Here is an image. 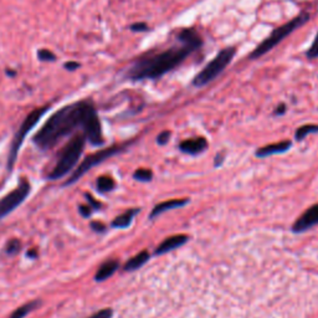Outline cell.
<instances>
[{"label": "cell", "instance_id": "6da1fadb", "mask_svg": "<svg viewBox=\"0 0 318 318\" xmlns=\"http://www.w3.org/2000/svg\"><path fill=\"white\" fill-rule=\"evenodd\" d=\"M197 50V47L191 46V45L179 42V45H174L159 53L147 54L137 58L126 70L123 77L125 80L133 81V82L143 80H158L167 75L168 72L180 66L194 51Z\"/></svg>", "mask_w": 318, "mask_h": 318}, {"label": "cell", "instance_id": "7a4b0ae2", "mask_svg": "<svg viewBox=\"0 0 318 318\" xmlns=\"http://www.w3.org/2000/svg\"><path fill=\"white\" fill-rule=\"evenodd\" d=\"M94 106L91 101L71 103L53 114L34 136V143L41 150H50L77 128H82L85 118Z\"/></svg>", "mask_w": 318, "mask_h": 318}, {"label": "cell", "instance_id": "3957f363", "mask_svg": "<svg viewBox=\"0 0 318 318\" xmlns=\"http://www.w3.org/2000/svg\"><path fill=\"white\" fill-rule=\"evenodd\" d=\"M310 13L303 11V13H301V14H299L297 17L293 18V19H291L290 21H287L286 24L275 29V30L272 31L261 44H259L258 47L250 54L249 60H258V58L262 57L263 55H266V54L270 53L271 50H274V47H276L277 45L281 44L287 36H290L291 34L295 33L297 29L303 26L304 24H307V22L310 21Z\"/></svg>", "mask_w": 318, "mask_h": 318}, {"label": "cell", "instance_id": "277c9868", "mask_svg": "<svg viewBox=\"0 0 318 318\" xmlns=\"http://www.w3.org/2000/svg\"><path fill=\"white\" fill-rule=\"evenodd\" d=\"M236 47L230 46L222 49L216 54L215 57L211 58L197 75L194 76V78L191 80V85L194 87H204L206 85H209L210 82H213L216 77L222 75L223 72L226 70V67L231 64V61L234 60L236 55Z\"/></svg>", "mask_w": 318, "mask_h": 318}, {"label": "cell", "instance_id": "5b68a950", "mask_svg": "<svg viewBox=\"0 0 318 318\" xmlns=\"http://www.w3.org/2000/svg\"><path fill=\"white\" fill-rule=\"evenodd\" d=\"M85 143H86V137L83 133L72 137L69 143L60 152L57 163L50 172L49 178L55 180L66 175L77 164L80 155L82 154L83 150H85Z\"/></svg>", "mask_w": 318, "mask_h": 318}, {"label": "cell", "instance_id": "8992f818", "mask_svg": "<svg viewBox=\"0 0 318 318\" xmlns=\"http://www.w3.org/2000/svg\"><path fill=\"white\" fill-rule=\"evenodd\" d=\"M47 110H49V106L36 108V110H34L33 112H30V113L26 116V118L24 119V122H22L21 126H20L19 131H18V133L15 134L13 144H11L10 155H9V162H8L9 169L13 168V164H14L15 159H17L18 157V152H19L20 150V146H21V143L24 142V139H25L26 134H28V133L35 127L36 123H37V122L40 121V118L46 113Z\"/></svg>", "mask_w": 318, "mask_h": 318}, {"label": "cell", "instance_id": "52a82bcc", "mask_svg": "<svg viewBox=\"0 0 318 318\" xmlns=\"http://www.w3.org/2000/svg\"><path fill=\"white\" fill-rule=\"evenodd\" d=\"M122 150H123V147L113 146V147H110V148H106V150H100V152L94 153V154L85 158V161H83L82 163H80L78 168L76 169L75 172L72 173V175L69 178V180L65 183V186H71V184H74V183H75L76 180L80 179V178L82 177L87 170H90L91 168L96 167L97 164L102 163L103 161L108 159L110 157H113V155H116L117 153L122 152Z\"/></svg>", "mask_w": 318, "mask_h": 318}, {"label": "cell", "instance_id": "ba28073f", "mask_svg": "<svg viewBox=\"0 0 318 318\" xmlns=\"http://www.w3.org/2000/svg\"><path fill=\"white\" fill-rule=\"evenodd\" d=\"M29 191H30V184L26 180H22L17 189L6 194L5 197L0 200V218H4L13 210H15L26 199Z\"/></svg>", "mask_w": 318, "mask_h": 318}, {"label": "cell", "instance_id": "9c48e42d", "mask_svg": "<svg viewBox=\"0 0 318 318\" xmlns=\"http://www.w3.org/2000/svg\"><path fill=\"white\" fill-rule=\"evenodd\" d=\"M82 130L86 139L92 146H101V144L105 143V139H103L102 136L101 122L94 107L89 112L87 117L85 118V122H83L82 125Z\"/></svg>", "mask_w": 318, "mask_h": 318}, {"label": "cell", "instance_id": "30bf717a", "mask_svg": "<svg viewBox=\"0 0 318 318\" xmlns=\"http://www.w3.org/2000/svg\"><path fill=\"white\" fill-rule=\"evenodd\" d=\"M316 225H318V204L308 207L307 210L295 222L292 230L295 232H302L316 226Z\"/></svg>", "mask_w": 318, "mask_h": 318}, {"label": "cell", "instance_id": "8fae6325", "mask_svg": "<svg viewBox=\"0 0 318 318\" xmlns=\"http://www.w3.org/2000/svg\"><path fill=\"white\" fill-rule=\"evenodd\" d=\"M175 36H177V40L179 42H183V44H187V45H191V46L197 47L198 50H199L200 47L204 45L203 37L194 28L180 29L179 33H178Z\"/></svg>", "mask_w": 318, "mask_h": 318}, {"label": "cell", "instance_id": "7c38bea8", "mask_svg": "<svg viewBox=\"0 0 318 318\" xmlns=\"http://www.w3.org/2000/svg\"><path fill=\"white\" fill-rule=\"evenodd\" d=\"M207 148V141L204 138V137H197V138H190L183 141L182 143L179 144V150H182L183 153H187V154H193L197 155L199 153L204 152Z\"/></svg>", "mask_w": 318, "mask_h": 318}, {"label": "cell", "instance_id": "4fadbf2b", "mask_svg": "<svg viewBox=\"0 0 318 318\" xmlns=\"http://www.w3.org/2000/svg\"><path fill=\"white\" fill-rule=\"evenodd\" d=\"M189 240V238L184 234H178V235H173L167 238L166 240L162 241V243L155 249V255H163L167 252L172 251V250L178 249V247L183 246L187 241Z\"/></svg>", "mask_w": 318, "mask_h": 318}, {"label": "cell", "instance_id": "5bb4252c", "mask_svg": "<svg viewBox=\"0 0 318 318\" xmlns=\"http://www.w3.org/2000/svg\"><path fill=\"white\" fill-rule=\"evenodd\" d=\"M291 146H292V142L291 141H281L277 142V143L267 144V146L261 147V148H259V150H256V157L265 158L268 157V155L287 152L291 148Z\"/></svg>", "mask_w": 318, "mask_h": 318}, {"label": "cell", "instance_id": "9a60e30c", "mask_svg": "<svg viewBox=\"0 0 318 318\" xmlns=\"http://www.w3.org/2000/svg\"><path fill=\"white\" fill-rule=\"evenodd\" d=\"M189 202V199H172V200H167V202H162L159 204H157L154 206L152 211H150V218H157L158 215L163 214L164 211L170 210V209H177V207H182Z\"/></svg>", "mask_w": 318, "mask_h": 318}, {"label": "cell", "instance_id": "2e32d148", "mask_svg": "<svg viewBox=\"0 0 318 318\" xmlns=\"http://www.w3.org/2000/svg\"><path fill=\"white\" fill-rule=\"evenodd\" d=\"M119 262L117 260H111V261H106L102 266H101L96 272V276H94V280L97 282H101V281H105L108 277H111L114 272L117 271L118 268Z\"/></svg>", "mask_w": 318, "mask_h": 318}, {"label": "cell", "instance_id": "e0dca14e", "mask_svg": "<svg viewBox=\"0 0 318 318\" xmlns=\"http://www.w3.org/2000/svg\"><path fill=\"white\" fill-rule=\"evenodd\" d=\"M148 260H150V252L147 251V250L141 251L134 258L127 261V263L125 265V271H134L137 268L142 267Z\"/></svg>", "mask_w": 318, "mask_h": 318}, {"label": "cell", "instance_id": "ac0fdd59", "mask_svg": "<svg viewBox=\"0 0 318 318\" xmlns=\"http://www.w3.org/2000/svg\"><path fill=\"white\" fill-rule=\"evenodd\" d=\"M138 209H131V210H127L126 213H123L122 215L117 216L112 222V226L113 227H119V229H125V227H128L132 223L133 218L136 216V214L138 213Z\"/></svg>", "mask_w": 318, "mask_h": 318}, {"label": "cell", "instance_id": "d6986e66", "mask_svg": "<svg viewBox=\"0 0 318 318\" xmlns=\"http://www.w3.org/2000/svg\"><path fill=\"white\" fill-rule=\"evenodd\" d=\"M116 183L110 175H102L97 179V189L100 193H108L114 189Z\"/></svg>", "mask_w": 318, "mask_h": 318}, {"label": "cell", "instance_id": "ffe728a7", "mask_svg": "<svg viewBox=\"0 0 318 318\" xmlns=\"http://www.w3.org/2000/svg\"><path fill=\"white\" fill-rule=\"evenodd\" d=\"M39 304H40L39 301L29 302V303L24 304V306L19 307L18 310H15L14 312H13V315L10 316V318H25L26 316H28L31 311L35 310Z\"/></svg>", "mask_w": 318, "mask_h": 318}, {"label": "cell", "instance_id": "44dd1931", "mask_svg": "<svg viewBox=\"0 0 318 318\" xmlns=\"http://www.w3.org/2000/svg\"><path fill=\"white\" fill-rule=\"evenodd\" d=\"M312 133H318V125H303L299 128H297L296 133H295V138L296 141H302L304 139L308 134H312Z\"/></svg>", "mask_w": 318, "mask_h": 318}, {"label": "cell", "instance_id": "7402d4cb", "mask_svg": "<svg viewBox=\"0 0 318 318\" xmlns=\"http://www.w3.org/2000/svg\"><path fill=\"white\" fill-rule=\"evenodd\" d=\"M36 56H37V60L41 61V62H55V61L57 60L55 54H54L53 51L47 50V49H40V50H37Z\"/></svg>", "mask_w": 318, "mask_h": 318}, {"label": "cell", "instance_id": "603a6c76", "mask_svg": "<svg viewBox=\"0 0 318 318\" xmlns=\"http://www.w3.org/2000/svg\"><path fill=\"white\" fill-rule=\"evenodd\" d=\"M133 178L139 180V182H150L153 178V172L150 170V169H147V168L137 169L136 172H134V174H133Z\"/></svg>", "mask_w": 318, "mask_h": 318}, {"label": "cell", "instance_id": "cb8c5ba5", "mask_svg": "<svg viewBox=\"0 0 318 318\" xmlns=\"http://www.w3.org/2000/svg\"><path fill=\"white\" fill-rule=\"evenodd\" d=\"M20 249H21V243H20L18 239H11V240L8 241V243H6L5 251L6 254L9 255H17L18 252L20 251Z\"/></svg>", "mask_w": 318, "mask_h": 318}, {"label": "cell", "instance_id": "d4e9b609", "mask_svg": "<svg viewBox=\"0 0 318 318\" xmlns=\"http://www.w3.org/2000/svg\"><path fill=\"white\" fill-rule=\"evenodd\" d=\"M306 57H307L308 60H316V58H318V33L317 35H316L313 42L311 44V46L308 47V50L306 51Z\"/></svg>", "mask_w": 318, "mask_h": 318}, {"label": "cell", "instance_id": "484cf974", "mask_svg": "<svg viewBox=\"0 0 318 318\" xmlns=\"http://www.w3.org/2000/svg\"><path fill=\"white\" fill-rule=\"evenodd\" d=\"M130 30L133 31V33H148V31H150V28L147 22L139 21L132 24V25L130 26Z\"/></svg>", "mask_w": 318, "mask_h": 318}, {"label": "cell", "instance_id": "4316f807", "mask_svg": "<svg viewBox=\"0 0 318 318\" xmlns=\"http://www.w3.org/2000/svg\"><path fill=\"white\" fill-rule=\"evenodd\" d=\"M170 136H172V132H170V131H163V132L158 134L157 143L159 144V146H164V144H167L169 142Z\"/></svg>", "mask_w": 318, "mask_h": 318}, {"label": "cell", "instance_id": "83f0119b", "mask_svg": "<svg viewBox=\"0 0 318 318\" xmlns=\"http://www.w3.org/2000/svg\"><path fill=\"white\" fill-rule=\"evenodd\" d=\"M112 316H113V311L111 308H105V310L98 311L89 318H112Z\"/></svg>", "mask_w": 318, "mask_h": 318}, {"label": "cell", "instance_id": "f1b7e54d", "mask_svg": "<svg viewBox=\"0 0 318 318\" xmlns=\"http://www.w3.org/2000/svg\"><path fill=\"white\" fill-rule=\"evenodd\" d=\"M286 111H287V106H286L285 103H280V105L275 108L274 116H283V114L286 113Z\"/></svg>", "mask_w": 318, "mask_h": 318}, {"label": "cell", "instance_id": "f546056e", "mask_svg": "<svg viewBox=\"0 0 318 318\" xmlns=\"http://www.w3.org/2000/svg\"><path fill=\"white\" fill-rule=\"evenodd\" d=\"M80 66L81 65L78 64V62H75V61H70V62H66V64L64 65V67L67 71H76L77 69H80Z\"/></svg>", "mask_w": 318, "mask_h": 318}, {"label": "cell", "instance_id": "4dcf8cb0", "mask_svg": "<svg viewBox=\"0 0 318 318\" xmlns=\"http://www.w3.org/2000/svg\"><path fill=\"white\" fill-rule=\"evenodd\" d=\"M80 214L82 216H85V218H89L91 215V206L90 205H81Z\"/></svg>", "mask_w": 318, "mask_h": 318}, {"label": "cell", "instance_id": "1f68e13d", "mask_svg": "<svg viewBox=\"0 0 318 318\" xmlns=\"http://www.w3.org/2000/svg\"><path fill=\"white\" fill-rule=\"evenodd\" d=\"M91 226H92V229L97 232H103L106 230L105 225H103L102 223H98V222H94L91 224Z\"/></svg>", "mask_w": 318, "mask_h": 318}, {"label": "cell", "instance_id": "d6a6232c", "mask_svg": "<svg viewBox=\"0 0 318 318\" xmlns=\"http://www.w3.org/2000/svg\"><path fill=\"white\" fill-rule=\"evenodd\" d=\"M86 198H87V200H89V202L91 203V206L92 207H94V209H100V207H101V203L100 202H97V200H94V198L91 197V195H89V194H87V195H86Z\"/></svg>", "mask_w": 318, "mask_h": 318}, {"label": "cell", "instance_id": "836d02e7", "mask_svg": "<svg viewBox=\"0 0 318 318\" xmlns=\"http://www.w3.org/2000/svg\"><path fill=\"white\" fill-rule=\"evenodd\" d=\"M224 161V154L223 153H218L215 157V159H214V163H215V166H220L222 164V162Z\"/></svg>", "mask_w": 318, "mask_h": 318}, {"label": "cell", "instance_id": "e575fe53", "mask_svg": "<svg viewBox=\"0 0 318 318\" xmlns=\"http://www.w3.org/2000/svg\"><path fill=\"white\" fill-rule=\"evenodd\" d=\"M5 74L8 76H11V77H14V76H17V71H11L10 69H6L5 70Z\"/></svg>", "mask_w": 318, "mask_h": 318}, {"label": "cell", "instance_id": "d590c367", "mask_svg": "<svg viewBox=\"0 0 318 318\" xmlns=\"http://www.w3.org/2000/svg\"><path fill=\"white\" fill-rule=\"evenodd\" d=\"M28 256H31V258H35L36 256V251H29Z\"/></svg>", "mask_w": 318, "mask_h": 318}]
</instances>
